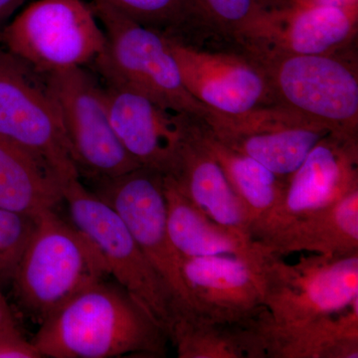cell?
<instances>
[{
    "label": "cell",
    "mask_w": 358,
    "mask_h": 358,
    "mask_svg": "<svg viewBox=\"0 0 358 358\" xmlns=\"http://www.w3.org/2000/svg\"><path fill=\"white\" fill-rule=\"evenodd\" d=\"M32 339L42 357H162L169 336L117 282H96L44 320Z\"/></svg>",
    "instance_id": "cell-1"
},
{
    "label": "cell",
    "mask_w": 358,
    "mask_h": 358,
    "mask_svg": "<svg viewBox=\"0 0 358 358\" xmlns=\"http://www.w3.org/2000/svg\"><path fill=\"white\" fill-rule=\"evenodd\" d=\"M110 277L88 238L51 210L36 217L11 285L22 312L40 326L71 299Z\"/></svg>",
    "instance_id": "cell-2"
},
{
    "label": "cell",
    "mask_w": 358,
    "mask_h": 358,
    "mask_svg": "<svg viewBox=\"0 0 358 358\" xmlns=\"http://www.w3.org/2000/svg\"><path fill=\"white\" fill-rule=\"evenodd\" d=\"M90 4L105 33V48L91 65L103 83L129 90L180 114L199 119L208 114L210 110L183 85L166 36L101 2Z\"/></svg>",
    "instance_id": "cell-3"
},
{
    "label": "cell",
    "mask_w": 358,
    "mask_h": 358,
    "mask_svg": "<svg viewBox=\"0 0 358 358\" xmlns=\"http://www.w3.org/2000/svg\"><path fill=\"white\" fill-rule=\"evenodd\" d=\"M246 53L265 71L280 105L331 133L358 136L357 45L315 55Z\"/></svg>",
    "instance_id": "cell-4"
},
{
    "label": "cell",
    "mask_w": 358,
    "mask_h": 358,
    "mask_svg": "<svg viewBox=\"0 0 358 358\" xmlns=\"http://www.w3.org/2000/svg\"><path fill=\"white\" fill-rule=\"evenodd\" d=\"M64 202L71 223L100 252L110 277L164 329L171 341L174 324L185 310L124 221L80 178L66 183Z\"/></svg>",
    "instance_id": "cell-5"
},
{
    "label": "cell",
    "mask_w": 358,
    "mask_h": 358,
    "mask_svg": "<svg viewBox=\"0 0 358 358\" xmlns=\"http://www.w3.org/2000/svg\"><path fill=\"white\" fill-rule=\"evenodd\" d=\"M0 141L31 155L65 182L79 178L46 75L2 47Z\"/></svg>",
    "instance_id": "cell-6"
},
{
    "label": "cell",
    "mask_w": 358,
    "mask_h": 358,
    "mask_svg": "<svg viewBox=\"0 0 358 358\" xmlns=\"http://www.w3.org/2000/svg\"><path fill=\"white\" fill-rule=\"evenodd\" d=\"M105 44L102 26L84 0H35L0 33V47L45 74L91 66Z\"/></svg>",
    "instance_id": "cell-7"
},
{
    "label": "cell",
    "mask_w": 358,
    "mask_h": 358,
    "mask_svg": "<svg viewBox=\"0 0 358 358\" xmlns=\"http://www.w3.org/2000/svg\"><path fill=\"white\" fill-rule=\"evenodd\" d=\"M264 303L281 326H296L345 310L358 299V253L315 254L294 264L264 247L258 263Z\"/></svg>",
    "instance_id": "cell-8"
},
{
    "label": "cell",
    "mask_w": 358,
    "mask_h": 358,
    "mask_svg": "<svg viewBox=\"0 0 358 358\" xmlns=\"http://www.w3.org/2000/svg\"><path fill=\"white\" fill-rule=\"evenodd\" d=\"M79 178H117L141 167L124 150L110 122L100 78L87 67L47 73Z\"/></svg>",
    "instance_id": "cell-9"
},
{
    "label": "cell",
    "mask_w": 358,
    "mask_h": 358,
    "mask_svg": "<svg viewBox=\"0 0 358 358\" xmlns=\"http://www.w3.org/2000/svg\"><path fill=\"white\" fill-rule=\"evenodd\" d=\"M91 183L92 192L126 224L185 313L192 310L181 275L182 258L174 249L167 232L164 176L141 166L117 178Z\"/></svg>",
    "instance_id": "cell-10"
},
{
    "label": "cell",
    "mask_w": 358,
    "mask_h": 358,
    "mask_svg": "<svg viewBox=\"0 0 358 358\" xmlns=\"http://www.w3.org/2000/svg\"><path fill=\"white\" fill-rule=\"evenodd\" d=\"M166 39L186 90L207 109L240 115L280 105L265 71L246 52Z\"/></svg>",
    "instance_id": "cell-11"
},
{
    "label": "cell",
    "mask_w": 358,
    "mask_h": 358,
    "mask_svg": "<svg viewBox=\"0 0 358 358\" xmlns=\"http://www.w3.org/2000/svg\"><path fill=\"white\" fill-rule=\"evenodd\" d=\"M205 126L221 143L248 155L271 171L288 178L327 134L326 127L282 105L240 115L210 110Z\"/></svg>",
    "instance_id": "cell-12"
},
{
    "label": "cell",
    "mask_w": 358,
    "mask_h": 358,
    "mask_svg": "<svg viewBox=\"0 0 358 358\" xmlns=\"http://www.w3.org/2000/svg\"><path fill=\"white\" fill-rule=\"evenodd\" d=\"M358 13L300 0H270L238 48L248 53H334L357 44Z\"/></svg>",
    "instance_id": "cell-13"
},
{
    "label": "cell",
    "mask_w": 358,
    "mask_h": 358,
    "mask_svg": "<svg viewBox=\"0 0 358 358\" xmlns=\"http://www.w3.org/2000/svg\"><path fill=\"white\" fill-rule=\"evenodd\" d=\"M357 189L358 136L329 133L287 179L281 200L253 240L268 228L331 206Z\"/></svg>",
    "instance_id": "cell-14"
},
{
    "label": "cell",
    "mask_w": 358,
    "mask_h": 358,
    "mask_svg": "<svg viewBox=\"0 0 358 358\" xmlns=\"http://www.w3.org/2000/svg\"><path fill=\"white\" fill-rule=\"evenodd\" d=\"M181 275L190 308L206 319L253 324L268 312L258 264L234 256L183 259Z\"/></svg>",
    "instance_id": "cell-15"
},
{
    "label": "cell",
    "mask_w": 358,
    "mask_h": 358,
    "mask_svg": "<svg viewBox=\"0 0 358 358\" xmlns=\"http://www.w3.org/2000/svg\"><path fill=\"white\" fill-rule=\"evenodd\" d=\"M103 86L110 122L122 147L141 166L166 176L194 117L166 109L129 90Z\"/></svg>",
    "instance_id": "cell-16"
},
{
    "label": "cell",
    "mask_w": 358,
    "mask_h": 358,
    "mask_svg": "<svg viewBox=\"0 0 358 358\" xmlns=\"http://www.w3.org/2000/svg\"><path fill=\"white\" fill-rule=\"evenodd\" d=\"M194 119L179 143L166 176L207 216L252 239L249 212L233 189L222 167L193 133Z\"/></svg>",
    "instance_id": "cell-17"
},
{
    "label": "cell",
    "mask_w": 358,
    "mask_h": 358,
    "mask_svg": "<svg viewBox=\"0 0 358 358\" xmlns=\"http://www.w3.org/2000/svg\"><path fill=\"white\" fill-rule=\"evenodd\" d=\"M255 241L280 256L296 252L357 254L358 189L331 206L262 231Z\"/></svg>",
    "instance_id": "cell-18"
},
{
    "label": "cell",
    "mask_w": 358,
    "mask_h": 358,
    "mask_svg": "<svg viewBox=\"0 0 358 358\" xmlns=\"http://www.w3.org/2000/svg\"><path fill=\"white\" fill-rule=\"evenodd\" d=\"M167 232L183 259L234 256L258 264L263 245L207 216L164 176Z\"/></svg>",
    "instance_id": "cell-19"
},
{
    "label": "cell",
    "mask_w": 358,
    "mask_h": 358,
    "mask_svg": "<svg viewBox=\"0 0 358 358\" xmlns=\"http://www.w3.org/2000/svg\"><path fill=\"white\" fill-rule=\"evenodd\" d=\"M267 358H357L358 299L350 307L296 326L264 327Z\"/></svg>",
    "instance_id": "cell-20"
},
{
    "label": "cell",
    "mask_w": 358,
    "mask_h": 358,
    "mask_svg": "<svg viewBox=\"0 0 358 358\" xmlns=\"http://www.w3.org/2000/svg\"><path fill=\"white\" fill-rule=\"evenodd\" d=\"M192 129L205 150L222 167L233 189L246 206L253 239L254 233L267 221L281 200L288 178L277 176L248 155L224 145L201 119L193 121Z\"/></svg>",
    "instance_id": "cell-21"
},
{
    "label": "cell",
    "mask_w": 358,
    "mask_h": 358,
    "mask_svg": "<svg viewBox=\"0 0 358 358\" xmlns=\"http://www.w3.org/2000/svg\"><path fill=\"white\" fill-rule=\"evenodd\" d=\"M268 313L253 324H238L189 310L174 324L171 341L179 358H267L263 324Z\"/></svg>",
    "instance_id": "cell-22"
},
{
    "label": "cell",
    "mask_w": 358,
    "mask_h": 358,
    "mask_svg": "<svg viewBox=\"0 0 358 358\" xmlns=\"http://www.w3.org/2000/svg\"><path fill=\"white\" fill-rule=\"evenodd\" d=\"M66 183L31 155L0 141V209L38 217L64 202Z\"/></svg>",
    "instance_id": "cell-23"
},
{
    "label": "cell",
    "mask_w": 358,
    "mask_h": 358,
    "mask_svg": "<svg viewBox=\"0 0 358 358\" xmlns=\"http://www.w3.org/2000/svg\"><path fill=\"white\" fill-rule=\"evenodd\" d=\"M110 7L129 20L164 36L197 46L218 37L196 0H92Z\"/></svg>",
    "instance_id": "cell-24"
},
{
    "label": "cell",
    "mask_w": 358,
    "mask_h": 358,
    "mask_svg": "<svg viewBox=\"0 0 358 358\" xmlns=\"http://www.w3.org/2000/svg\"><path fill=\"white\" fill-rule=\"evenodd\" d=\"M219 38L239 46L245 34L265 10L270 0H196Z\"/></svg>",
    "instance_id": "cell-25"
},
{
    "label": "cell",
    "mask_w": 358,
    "mask_h": 358,
    "mask_svg": "<svg viewBox=\"0 0 358 358\" xmlns=\"http://www.w3.org/2000/svg\"><path fill=\"white\" fill-rule=\"evenodd\" d=\"M35 223L36 218L0 209V292L13 282Z\"/></svg>",
    "instance_id": "cell-26"
},
{
    "label": "cell",
    "mask_w": 358,
    "mask_h": 358,
    "mask_svg": "<svg viewBox=\"0 0 358 358\" xmlns=\"http://www.w3.org/2000/svg\"><path fill=\"white\" fill-rule=\"evenodd\" d=\"M31 341L22 336L17 324L0 327V358H41Z\"/></svg>",
    "instance_id": "cell-27"
},
{
    "label": "cell",
    "mask_w": 358,
    "mask_h": 358,
    "mask_svg": "<svg viewBox=\"0 0 358 358\" xmlns=\"http://www.w3.org/2000/svg\"><path fill=\"white\" fill-rule=\"evenodd\" d=\"M27 0H0V33Z\"/></svg>",
    "instance_id": "cell-28"
},
{
    "label": "cell",
    "mask_w": 358,
    "mask_h": 358,
    "mask_svg": "<svg viewBox=\"0 0 358 358\" xmlns=\"http://www.w3.org/2000/svg\"><path fill=\"white\" fill-rule=\"evenodd\" d=\"M313 6L336 7L350 13H358V0H300Z\"/></svg>",
    "instance_id": "cell-29"
},
{
    "label": "cell",
    "mask_w": 358,
    "mask_h": 358,
    "mask_svg": "<svg viewBox=\"0 0 358 358\" xmlns=\"http://www.w3.org/2000/svg\"><path fill=\"white\" fill-rule=\"evenodd\" d=\"M15 324H17V322L13 310L2 294V292H0V327L15 326Z\"/></svg>",
    "instance_id": "cell-30"
}]
</instances>
